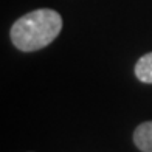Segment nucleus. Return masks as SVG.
<instances>
[{"label": "nucleus", "mask_w": 152, "mask_h": 152, "mask_svg": "<svg viewBox=\"0 0 152 152\" xmlns=\"http://www.w3.org/2000/svg\"><path fill=\"white\" fill-rule=\"evenodd\" d=\"M62 30L59 12L48 8L34 10L17 19L11 26V42L20 51H37L50 45Z\"/></svg>", "instance_id": "f257e3e1"}, {"label": "nucleus", "mask_w": 152, "mask_h": 152, "mask_svg": "<svg viewBox=\"0 0 152 152\" xmlns=\"http://www.w3.org/2000/svg\"><path fill=\"white\" fill-rule=\"evenodd\" d=\"M134 143L141 152H152V121L141 123L135 129Z\"/></svg>", "instance_id": "f03ea898"}, {"label": "nucleus", "mask_w": 152, "mask_h": 152, "mask_svg": "<svg viewBox=\"0 0 152 152\" xmlns=\"http://www.w3.org/2000/svg\"><path fill=\"white\" fill-rule=\"evenodd\" d=\"M135 76L141 82L152 84V53L144 54L135 64Z\"/></svg>", "instance_id": "7ed1b4c3"}]
</instances>
